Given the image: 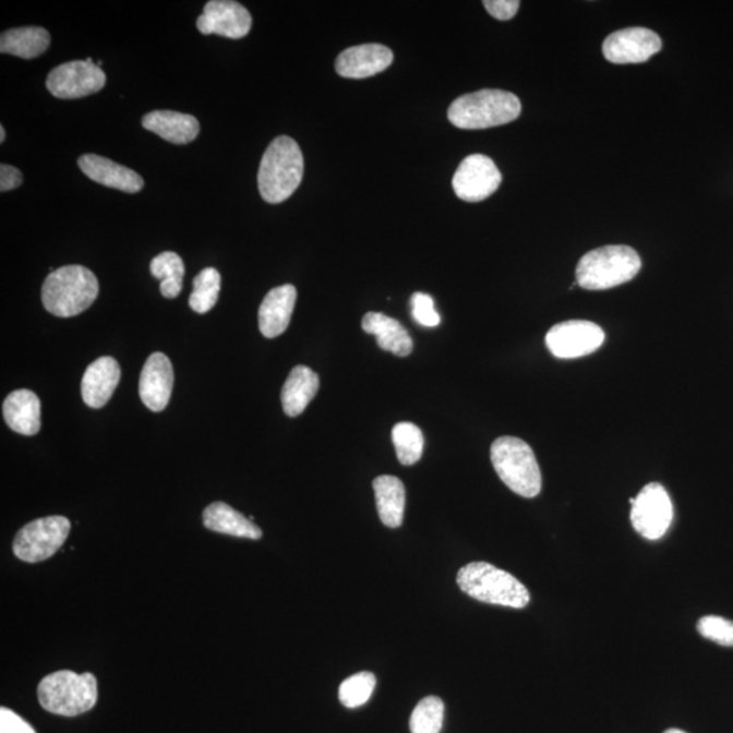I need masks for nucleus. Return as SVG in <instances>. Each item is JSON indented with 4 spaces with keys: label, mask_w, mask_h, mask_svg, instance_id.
I'll return each instance as SVG.
<instances>
[{
    "label": "nucleus",
    "mask_w": 733,
    "mask_h": 733,
    "mask_svg": "<svg viewBox=\"0 0 733 733\" xmlns=\"http://www.w3.org/2000/svg\"><path fill=\"white\" fill-rule=\"evenodd\" d=\"M699 635L723 647H733V621L723 616L707 615L698 621Z\"/></svg>",
    "instance_id": "2f4dec72"
},
{
    "label": "nucleus",
    "mask_w": 733,
    "mask_h": 733,
    "mask_svg": "<svg viewBox=\"0 0 733 733\" xmlns=\"http://www.w3.org/2000/svg\"><path fill=\"white\" fill-rule=\"evenodd\" d=\"M121 376L118 360L104 357L87 366L82 377V398L88 408L99 409L112 398Z\"/></svg>",
    "instance_id": "f3484780"
},
{
    "label": "nucleus",
    "mask_w": 733,
    "mask_h": 733,
    "mask_svg": "<svg viewBox=\"0 0 733 733\" xmlns=\"http://www.w3.org/2000/svg\"><path fill=\"white\" fill-rule=\"evenodd\" d=\"M304 160L301 147L290 136L276 137L266 148L259 170L261 197L269 204L290 199L303 179Z\"/></svg>",
    "instance_id": "f257e3e1"
},
{
    "label": "nucleus",
    "mask_w": 733,
    "mask_h": 733,
    "mask_svg": "<svg viewBox=\"0 0 733 733\" xmlns=\"http://www.w3.org/2000/svg\"><path fill=\"white\" fill-rule=\"evenodd\" d=\"M77 165L88 179L104 187L127 193L141 192L144 187V180L136 171L96 154L82 155Z\"/></svg>",
    "instance_id": "a211bd4d"
},
{
    "label": "nucleus",
    "mask_w": 733,
    "mask_h": 733,
    "mask_svg": "<svg viewBox=\"0 0 733 733\" xmlns=\"http://www.w3.org/2000/svg\"><path fill=\"white\" fill-rule=\"evenodd\" d=\"M457 582L476 601L510 609H525L530 603L529 590L515 576L484 561L460 568Z\"/></svg>",
    "instance_id": "39448f33"
},
{
    "label": "nucleus",
    "mask_w": 733,
    "mask_h": 733,
    "mask_svg": "<svg viewBox=\"0 0 733 733\" xmlns=\"http://www.w3.org/2000/svg\"><path fill=\"white\" fill-rule=\"evenodd\" d=\"M376 686V677L372 672L363 671L359 674L349 676L344 681L338 690V698L344 707L349 709L362 707L374 693Z\"/></svg>",
    "instance_id": "c756f323"
},
{
    "label": "nucleus",
    "mask_w": 733,
    "mask_h": 733,
    "mask_svg": "<svg viewBox=\"0 0 733 733\" xmlns=\"http://www.w3.org/2000/svg\"><path fill=\"white\" fill-rule=\"evenodd\" d=\"M375 492L377 514L382 524L398 529L401 527L407 503V492L402 481L394 476H380L372 482Z\"/></svg>",
    "instance_id": "393cba45"
},
{
    "label": "nucleus",
    "mask_w": 733,
    "mask_h": 733,
    "mask_svg": "<svg viewBox=\"0 0 733 733\" xmlns=\"http://www.w3.org/2000/svg\"><path fill=\"white\" fill-rule=\"evenodd\" d=\"M502 183V173L486 155L466 157L453 177L455 194L464 202L479 203L491 197Z\"/></svg>",
    "instance_id": "f8f14e48"
},
{
    "label": "nucleus",
    "mask_w": 733,
    "mask_h": 733,
    "mask_svg": "<svg viewBox=\"0 0 733 733\" xmlns=\"http://www.w3.org/2000/svg\"><path fill=\"white\" fill-rule=\"evenodd\" d=\"M49 46L51 36L40 26L15 27L3 32L0 37V52L26 60L40 57Z\"/></svg>",
    "instance_id": "a878e982"
},
{
    "label": "nucleus",
    "mask_w": 733,
    "mask_h": 733,
    "mask_svg": "<svg viewBox=\"0 0 733 733\" xmlns=\"http://www.w3.org/2000/svg\"><path fill=\"white\" fill-rule=\"evenodd\" d=\"M4 139H5V131H4V127L2 125V127H0V143H3Z\"/></svg>",
    "instance_id": "e433bc0d"
},
{
    "label": "nucleus",
    "mask_w": 733,
    "mask_h": 733,
    "mask_svg": "<svg viewBox=\"0 0 733 733\" xmlns=\"http://www.w3.org/2000/svg\"><path fill=\"white\" fill-rule=\"evenodd\" d=\"M630 520L638 534L651 541L664 537L674 518V508L663 485L651 482L637 497L630 498Z\"/></svg>",
    "instance_id": "1a4fd4ad"
},
{
    "label": "nucleus",
    "mask_w": 733,
    "mask_h": 733,
    "mask_svg": "<svg viewBox=\"0 0 733 733\" xmlns=\"http://www.w3.org/2000/svg\"><path fill=\"white\" fill-rule=\"evenodd\" d=\"M252 15L235 0H211L197 19V29L203 35L243 38L252 29Z\"/></svg>",
    "instance_id": "4468645a"
},
{
    "label": "nucleus",
    "mask_w": 733,
    "mask_h": 733,
    "mask_svg": "<svg viewBox=\"0 0 733 733\" xmlns=\"http://www.w3.org/2000/svg\"><path fill=\"white\" fill-rule=\"evenodd\" d=\"M641 259L635 249L610 244L582 255L576 268V283L590 291L609 290L635 279Z\"/></svg>",
    "instance_id": "7ed1b4c3"
},
{
    "label": "nucleus",
    "mask_w": 733,
    "mask_h": 733,
    "mask_svg": "<svg viewBox=\"0 0 733 733\" xmlns=\"http://www.w3.org/2000/svg\"><path fill=\"white\" fill-rule=\"evenodd\" d=\"M175 371L170 359L163 352H155L144 364L139 394L144 405L153 412H163L168 407L173 390Z\"/></svg>",
    "instance_id": "2eb2a0df"
},
{
    "label": "nucleus",
    "mask_w": 733,
    "mask_h": 733,
    "mask_svg": "<svg viewBox=\"0 0 733 733\" xmlns=\"http://www.w3.org/2000/svg\"><path fill=\"white\" fill-rule=\"evenodd\" d=\"M393 59L390 48L381 44H364L348 48L338 55L336 71L338 75L349 80H364L388 69Z\"/></svg>",
    "instance_id": "dca6fc26"
},
{
    "label": "nucleus",
    "mask_w": 733,
    "mask_h": 733,
    "mask_svg": "<svg viewBox=\"0 0 733 733\" xmlns=\"http://www.w3.org/2000/svg\"><path fill=\"white\" fill-rule=\"evenodd\" d=\"M484 5L493 19L508 21L518 13L520 2L518 0H486Z\"/></svg>",
    "instance_id": "f704fd0d"
},
{
    "label": "nucleus",
    "mask_w": 733,
    "mask_h": 733,
    "mask_svg": "<svg viewBox=\"0 0 733 733\" xmlns=\"http://www.w3.org/2000/svg\"><path fill=\"white\" fill-rule=\"evenodd\" d=\"M491 459L500 480L521 497L532 498L541 493L542 474L534 452L521 438L503 436L491 447Z\"/></svg>",
    "instance_id": "0eeeda50"
},
{
    "label": "nucleus",
    "mask_w": 733,
    "mask_h": 733,
    "mask_svg": "<svg viewBox=\"0 0 733 733\" xmlns=\"http://www.w3.org/2000/svg\"><path fill=\"white\" fill-rule=\"evenodd\" d=\"M38 702L49 713L75 718L96 707L97 677L92 672L76 674L61 670L43 677L37 687Z\"/></svg>",
    "instance_id": "20e7f679"
},
{
    "label": "nucleus",
    "mask_w": 733,
    "mask_h": 733,
    "mask_svg": "<svg viewBox=\"0 0 733 733\" xmlns=\"http://www.w3.org/2000/svg\"><path fill=\"white\" fill-rule=\"evenodd\" d=\"M22 181H24V177L14 166L4 164L0 166V192L13 191V189L21 187Z\"/></svg>",
    "instance_id": "c9c22d12"
},
{
    "label": "nucleus",
    "mask_w": 733,
    "mask_h": 733,
    "mask_svg": "<svg viewBox=\"0 0 733 733\" xmlns=\"http://www.w3.org/2000/svg\"><path fill=\"white\" fill-rule=\"evenodd\" d=\"M107 85V75L96 63L70 61L49 72L47 88L53 97L76 99L92 96Z\"/></svg>",
    "instance_id": "9d476101"
},
{
    "label": "nucleus",
    "mask_w": 733,
    "mask_h": 733,
    "mask_svg": "<svg viewBox=\"0 0 733 733\" xmlns=\"http://www.w3.org/2000/svg\"><path fill=\"white\" fill-rule=\"evenodd\" d=\"M71 531V521L65 516H47L36 519L16 532L13 552L16 558L36 564L58 553Z\"/></svg>",
    "instance_id": "6e6552de"
},
{
    "label": "nucleus",
    "mask_w": 733,
    "mask_h": 733,
    "mask_svg": "<svg viewBox=\"0 0 733 733\" xmlns=\"http://www.w3.org/2000/svg\"><path fill=\"white\" fill-rule=\"evenodd\" d=\"M520 112L521 104L515 94L486 88L455 99L448 108V120L460 130H485L508 124Z\"/></svg>",
    "instance_id": "423d86ee"
},
{
    "label": "nucleus",
    "mask_w": 733,
    "mask_h": 733,
    "mask_svg": "<svg viewBox=\"0 0 733 733\" xmlns=\"http://www.w3.org/2000/svg\"><path fill=\"white\" fill-rule=\"evenodd\" d=\"M392 438L397 458L405 466L418 464L423 457L424 436L413 423H398L393 428Z\"/></svg>",
    "instance_id": "cd10ccee"
},
{
    "label": "nucleus",
    "mask_w": 733,
    "mask_h": 733,
    "mask_svg": "<svg viewBox=\"0 0 733 733\" xmlns=\"http://www.w3.org/2000/svg\"><path fill=\"white\" fill-rule=\"evenodd\" d=\"M320 390V376L305 365L293 366L281 390V404L290 418L302 414Z\"/></svg>",
    "instance_id": "5701e85b"
},
{
    "label": "nucleus",
    "mask_w": 733,
    "mask_h": 733,
    "mask_svg": "<svg viewBox=\"0 0 733 733\" xmlns=\"http://www.w3.org/2000/svg\"><path fill=\"white\" fill-rule=\"evenodd\" d=\"M41 404L36 393L21 388L9 394L3 402V418L11 430L33 436L40 431Z\"/></svg>",
    "instance_id": "aec40b11"
},
{
    "label": "nucleus",
    "mask_w": 733,
    "mask_h": 733,
    "mask_svg": "<svg viewBox=\"0 0 733 733\" xmlns=\"http://www.w3.org/2000/svg\"><path fill=\"white\" fill-rule=\"evenodd\" d=\"M444 720V704L441 698L425 697L414 708L410 718L412 733H441Z\"/></svg>",
    "instance_id": "7c9ffc66"
},
{
    "label": "nucleus",
    "mask_w": 733,
    "mask_h": 733,
    "mask_svg": "<svg viewBox=\"0 0 733 733\" xmlns=\"http://www.w3.org/2000/svg\"><path fill=\"white\" fill-rule=\"evenodd\" d=\"M410 308H412L413 320L421 326L436 327L441 325V315L435 310V302L426 293H413L410 298Z\"/></svg>",
    "instance_id": "473e14b6"
},
{
    "label": "nucleus",
    "mask_w": 733,
    "mask_h": 733,
    "mask_svg": "<svg viewBox=\"0 0 733 733\" xmlns=\"http://www.w3.org/2000/svg\"><path fill=\"white\" fill-rule=\"evenodd\" d=\"M362 327L365 333L376 337L377 347L396 357H409L413 351V340L397 320L382 313H366Z\"/></svg>",
    "instance_id": "4be33fe9"
},
{
    "label": "nucleus",
    "mask_w": 733,
    "mask_h": 733,
    "mask_svg": "<svg viewBox=\"0 0 733 733\" xmlns=\"http://www.w3.org/2000/svg\"><path fill=\"white\" fill-rule=\"evenodd\" d=\"M149 272L155 279L160 280L159 290L165 298L175 299L180 296L185 266L179 254L175 252L158 254L149 264Z\"/></svg>",
    "instance_id": "bb28decb"
},
{
    "label": "nucleus",
    "mask_w": 733,
    "mask_h": 733,
    "mask_svg": "<svg viewBox=\"0 0 733 733\" xmlns=\"http://www.w3.org/2000/svg\"><path fill=\"white\" fill-rule=\"evenodd\" d=\"M0 733H36L20 714L9 708H0Z\"/></svg>",
    "instance_id": "72a5a7b5"
},
{
    "label": "nucleus",
    "mask_w": 733,
    "mask_h": 733,
    "mask_svg": "<svg viewBox=\"0 0 733 733\" xmlns=\"http://www.w3.org/2000/svg\"><path fill=\"white\" fill-rule=\"evenodd\" d=\"M203 524L208 530L238 538H248V540H260L263 537L257 525L238 513L224 502L209 504L203 513Z\"/></svg>",
    "instance_id": "b1692460"
},
{
    "label": "nucleus",
    "mask_w": 733,
    "mask_h": 733,
    "mask_svg": "<svg viewBox=\"0 0 733 733\" xmlns=\"http://www.w3.org/2000/svg\"><path fill=\"white\" fill-rule=\"evenodd\" d=\"M662 46L657 33L646 27H626L604 40L603 55L610 63L637 64L651 59Z\"/></svg>",
    "instance_id": "ddd939ff"
},
{
    "label": "nucleus",
    "mask_w": 733,
    "mask_h": 733,
    "mask_svg": "<svg viewBox=\"0 0 733 733\" xmlns=\"http://www.w3.org/2000/svg\"><path fill=\"white\" fill-rule=\"evenodd\" d=\"M603 343L602 327L590 321L560 322L546 335V347L558 359L586 357L601 348Z\"/></svg>",
    "instance_id": "9b49d317"
},
{
    "label": "nucleus",
    "mask_w": 733,
    "mask_h": 733,
    "mask_svg": "<svg viewBox=\"0 0 733 733\" xmlns=\"http://www.w3.org/2000/svg\"><path fill=\"white\" fill-rule=\"evenodd\" d=\"M142 124L147 131L173 144L191 143L200 133V122L194 116L173 110H154L144 116Z\"/></svg>",
    "instance_id": "412c9836"
},
{
    "label": "nucleus",
    "mask_w": 733,
    "mask_h": 733,
    "mask_svg": "<svg viewBox=\"0 0 733 733\" xmlns=\"http://www.w3.org/2000/svg\"><path fill=\"white\" fill-rule=\"evenodd\" d=\"M98 292V280L91 269L82 265H65L48 275L41 299L49 313L70 319L91 308Z\"/></svg>",
    "instance_id": "f03ea898"
},
{
    "label": "nucleus",
    "mask_w": 733,
    "mask_h": 733,
    "mask_svg": "<svg viewBox=\"0 0 733 733\" xmlns=\"http://www.w3.org/2000/svg\"><path fill=\"white\" fill-rule=\"evenodd\" d=\"M664 733H686V732H683V731L676 730V729H671V730L665 731Z\"/></svg>",
    "instance_id": "4c0bfd02"
},
{
    "label": "nucleus",
    "mask_w": 733,
    "mask_h": 733,
    "mask_svg": "<svg viewBox=\"0 0 733 733\" xmlns=\"http://www.w3.org/2000/svg\"><path fill=\"white\" fill-rule=\"evenodd\" d=\"M297 297V288L291 285L276 287L266 293L259 310L260 331L266 338L280 336L290 326Z\"/></svg>",
    "instance_id": "6ab92c4d"
},
{
    "label": "nucleus",
    "mask_w": 733,
    "mask_h": 733,
    "mask_svg": "<svg viewBox=\"0 0 733 733\" xmlns=\"http://www.w3.org/2000/svg\"><path fill=\"white\" fill-rule=\"evenodd\" d=\"M221 277L215 268H205L194 277L189 305L199 314L208 313L218 302Z\"/></svg>",
    "instance_id": "c85d7f7f"
}]
</instances>
